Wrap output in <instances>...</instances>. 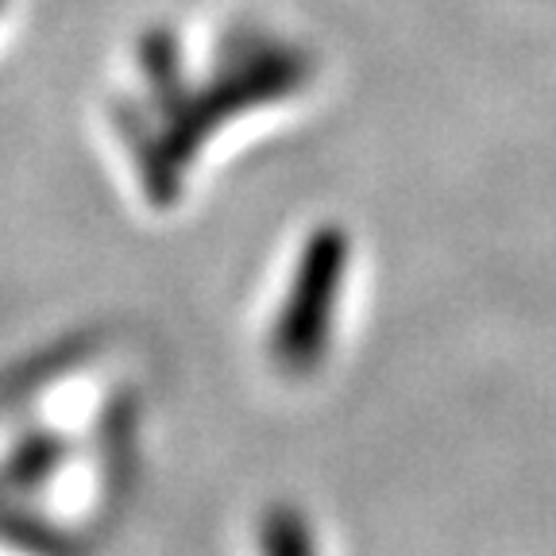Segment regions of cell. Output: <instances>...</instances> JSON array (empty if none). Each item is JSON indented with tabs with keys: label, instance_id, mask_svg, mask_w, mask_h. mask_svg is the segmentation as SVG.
Here are the masks:
<instances>
[{
	"label": "cell",
	"instance_id": "cell-2",
	"mask_svg": "<svg viewBox=\"0 0 556 556\" xmlns=\"http://www.w3.org/2000/svg\"><path fill=\"white\" fill-rule=\"evenodd\" d=\"M12 9H16V0H0V35H4V27H9Z\"/></svg>",
	"mask_w": 556,
	"mask_h": 556
},
{
	"label": "cell",
	"instance_id": "cell-1",
	"mask_svg": "<svg viewBox=\"0 0 556 556\" xmlns=\"http://www.w3.org/2000/svg\"><path fill=\"white\" fill-rule=\"evenodd\" d=\"M109 101L121 148H193L213 121L282 104L313 78V54L260 16L159 20L131 39Z\"/></svg>",
	"mask_w": 556,
	"mask_h": 556
}]
</instances>
